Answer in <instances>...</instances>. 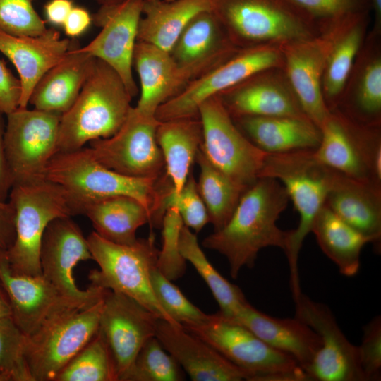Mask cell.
Returning a JSON list of instances; mask_svg holds the SVG:
<instances>
[{
    "instance_id": "18",
    "label": "cell",
    "mask_w": 381,
    "mask_h": 381,
    "mask_svg": "<svg viewBox=\"0 0 381 381\" xmlns=\"http://www.w3.org/2000/svg\"><path fill=\"white\" fill-rule=\"evenodd\" d=\"M0 284L8 297L11 318L26 337L71 309L90 306L66 298L42 274L31 276L14 272L6 250L1 248Z\"/></svg>"
},
{
    "instance_id": "1",
    "label": "cell",
    "mask_w": 381,
    "mask_h": 381,
    "mask_svg": "<svg viewBox=\"0 0 381 381\" xmlns=\"http://www.w3.org/2000/svg\"><path fill=\"white\" fill-rule=\"evenodd\" d=\"M289 198L283 185L270 177H260L242 194L230 219L202 246L223 255L229 273L236 279L242 268L253 267L259 252L267 247L286 249L290 231L277 225Z\"/></svg>"
},
{
    "instance_id": "22",
    "label": "cell",
    "mask_w": 381,
    "mask_h": 381,
    "mask_svg": "<svg viewBox=\"0 0 381 381\" xmlns=\"http://www.w3.org/2000/svg\"><path fill=\"white\" fill-rule=\"evenodd\" d=\"M320 129V142L313 150L319 163L349 178L381 188L370 170L371 144L363 124L333 110Z\"/></svg>"
},
{
    "instance_id": "10",
    "label": "cell",
    "mask_w": 381,
    "mask_h": 381,
    "mask_svg": "<svg viewBox=\"0 0 381 381\" xmlns=\"http://www.w3.org/2000/svg\"><path fill=\"white\" fill-rule=\"evenodd\" d=\"M201 149L208 160L244 190L259 178L267 156L236 126L218 95L201 103Z\"/></svg>"
},
{
    "instance_id": "33",
    "label": "cell",
    "mask_w": 381,
    "mask_h": 381,
    "mask_svg": "<svg viewBox=\"0 0 381 381\" xmlns=\"http://www.w3.org/2000/svg\"><path fill=\"white\" fill-rule=\"evenodd\" d=\"M369 11L346 20L328 55L322 79V92L331 111L341 97L355 59L368 34Z\"/></svg>"
},
{
    "instance_id": "9",
    "label": "cell",
    "mask_w": 381,
    "mask_h": 381,
    "mask_svg": "<svg viewBox=\"0 0 381 381\" xmlns=\"http://www.w3.org/2000/svg\"><path fill=\"white\" fill-rule=\"evenodd\" d=\"M103 298L90 306L71 309L25 336L24 358L32 381H55L92 339L98 330Z\"/></svg>"
},
{
    "instance_id": "4",
    "label": "cell",
    "mask_w": 381,
    "mask_h": 381,
    "mask_svg": "<svg viewBox=\"0 0 381 381\" xmlns=\"http://www.w3.org/2000/svg\"><path fill=\"white\" fill-rule=\"evenodd\" d=\"M210 11L238 49L285 44L322 31L291 0H210Z\"/></svg>"
},
{
    "instance_id": "55",
    "label": "cell",
    "mask_w": 381,
    "mask_h": 381,
    "mask_svg": "<svg viewBox=\"0 0 381 381\" xmlns=\"http://www.w3.org/2000/svg\"><path fill=\"white\" fill-rule=\"evenodd\" d=\"M0 287H1V284H0ZM1 288H2V287H1Z\"/></svg>"
},
{
    "instance_id": "17",
    "label": "cell",
    "mask_w": 381,
    "mask_h": 381,
    "mask_svg": "<svg viewBox=\"0 0 381 381\" xmlns=\"http://www.w3.org/2000/svg\"><path fill=\"white\" fill-rule=\"evenodd\" d=\"M351 15L323 28L313 37L280 47L285 72L302 109L319 128L331 112L322 92V79L327 59L337 37Z\"/></svg>"
},
{
    "instance_id": "53",
    "label": "cell",
    "mask_w": 381,
    "mask_h": 381,
    "mask_svg": "<svg viewBox=\"0 0 381 381\" xmlns=\"http://www.w3.org/2000/svg\"><path fill=\"white\" fill-rule=\"evenodd\" d=\"M11 310L8 297L4 289L0 287V318L11 316Z\"/></svg>"
},
{
    "instance_id": "36",
    "label": "cell",
    "mask_w": 381,
    "mask_h": 381,
    "mask_svg": "<svg viewBox=\"0 0 381 381\" xmlns=\"http://www.w3.org/2000/svg\"><path fill=\"white\" fill-rule=\"evenodd\" d=\"M179 250L203 279L217 302L222 315L234 318L249 303L241 289L225 279L210 263L195 233L184 224L180 232Z\"/></svg>"
},
{
    "instance_id": "21",
    "label": "cell",
    "mask_w": 381,
    "mask_h": 381,
    "mask_svg": "<svg viewBox=\"0 0 381 381\" xmlns=\"http://www.w3.org/2000/svg\"><path fill=\"white\" fill-rule=\"evenodd\" d=\"M217 95L232 118L306 116L283 68L259 71Z\"/></svg>"
},
{
    "instance_id": "37",
    "label": "cell",
    "mask_w": 381,
    "mask_h": 381,
    "mask_svg": "<svg viewBox=\"0 0 381 381\" xmlns=\"http://www.w3.org/2000/svg\"><path fill=\"white\" fill-rule=\"evenodd\" d=\"M195 160L200 167L198 190L216 231L227 223L245 190L208 160L201 146Z\"/></svg>"
},
{
    "instance_id": "7",
    "label": "cell",
    "mask_w": 381,
    "mask_h": 381,
    "mask_svg": "<svg viewBox=\"0 0 381 381\" xmlns=\"http://www.w3.org/2000/svg\"><path fill=\"white\" fill-rule=\"evenodd\" d=\"M183 327L245 371L249 381H310L293 358L267 344L243 325L219 313L209 315L201 324Z\"/></svg>"
},
{
    "instance_id": "38",
    "label": "cell",
    "mask_w": 381,
    "mask_h": 381,
    "mask_svg": "<svg viewBox=\"0 0 381 381\" xmlns=\"http://www.w3.org/2000/svg\"><path fill=\"white\" fill-rule=\"evenodd\" d=\"M55 381H116L107 347L98 331Z\"/></svg>"
},
{
    "instance_id": "35",
    "label": "cell",
    "mask_w": 381,
    "mask_h": 381,
    "mask_svg": "<svg viewBox=\"0 0 381 381\" xmlns=\"http://www.w3.org/2000/svg\"><path fill=\"white\" fill-rule=\"evenodd\" d=\"M311 232L341 274L353 277L358 273L362 249L372 243L371 238L344 222L325 204L318 213Z\"/></svg>"
},
{
    "instance_id": "23",
    "label": "cell",
    "mask_w": 381,
    "mask_h": 381,
    "mask_svg": "<svg viewBox=\"0 0 381 381\" xmlns=\"http://www.w3.org/2000/svg\"><path fill=\"white\" fill-rule=\"evenodd\" d=\"M334 110L362 124L381 126V34L368 32Z\"/></svg>"
},
{
    "instance_id": "11",
    "label": "cell",
    "mask_w": 381,
    "mask_h": 381,
    "mask_svg": "<svg viewBox=\"0 0 381 381\" xmlns=\"http://www.w3.org/2000/svg\"><path fill=\"white\" fill-rule=\"evenodd\" d=\"M6 116L4 144L13 186L46 179L47 167L57 152L61 114L18 107Z\"/></svg>"
},
{
    "instance_id": "25",
    "label": "cell",
    "mask_w": 381,
    "mask_h": 381,
    "mask_svg": "<svg viewBox=\"0 0 381 381\" xmlns=\"http://www.w3.org/2000/svg\"><path fill=\"white\" fill-rule=\"evenodd\" d=\"M71 44L54 28L36 36H16L0 31V52L15 66L21 85L20 108H26L40 78L59 63Z\"/></svg>"
},
{
    "instance_id": "52",
    "label": "cell",
    "mask_w": 381,
    "mask_h": 381,
    "mask_svg": "<svg viewBox=\"0 0 381 381\" xmlns=\"http://www.w3.org/2000/svg\"><path fill=\"white\" fill-rule=\"evenodd\" d=\"M370 10L374 13L372 31L381 34V0H370Z\"/></svg>"
},
{
    "instance_id": "46",
    "label": "cell",
    "mask_w": 381,
    "mask_h": 381,
    "mask_svg": "<svg viewBox=\"0 0 381 381\" xmlns=\"http://www.w3.org/2000/svg\"><path fill=\"white\" fill-rule=\"evenodd\" d=\"M359 365L364 381L381 377V317H375L363 327V335L357 346Z\"/></svg>"
},
{
    "instance_id": "47",
    "label": "cell",
    "mask_w": 381,
    "mask_h": 381,
    "mask_svg": "<svg viewBox=\"0 0 381 381\" xmlns=\"http://www.w3.org/2000/svg\"><path fill=\"white\" fill-rule=\"evenodd\" d=\"M20 97L19 78L0 60V112L6 115L18 108Z\"/></svg>"
},
{
    "instance_id": "40",
    "label": "cell",
    "mask_w": 381,
    "mask_h": 381,
    "mask_svg": "<svg viewBox=\"0 0 381 381\" xmlns=\"http://www.w3.org/2000/svg\"><path fill=\"white\" fill-rule=\"evenodd\" d=\"M150 280L157 301L176 324L183 327L196 325L208 318L209 315L192 303L157 265L151 270Z\"/></svg>"
},
{
    "instance_id": "20",
    "label": "cell",
    "mask_w": 381,
    "mask_h": 381,
    "mask_svg": "<svg viewBox=\"0 0 381 381\" xmlns=\"http://www.w3.org/2000/svg\"><path fill=\"white\" fill-rule=\"evenodd\" d=\"M238 50L213 13L204 11L189 21L169 53L176 65L183 90Z\"/></svg>"
},
{
    "instance_id": "42",
    "label": "cell",
    "mask_w": 381,
    "mask_h": 381,
    "mask_svg": "<svg viewBox=\"0 0 381 381\" xmlns=\"http://www.w3.org/2000/svg\"><path fill=\"white\" fill-rule=\"evenodd\" d=\"M182 219L174 207L165 210L162 222V247L159 250L157 267L169 280L183 277L186 272V260L181 255L179 241Z\"/></svg>"
},
{
    "instance_id": "15",
    "label": "cell",
    "mask_w": 381,
    "mask_h": 381,
    "mask_svg": "<svg viewBox=\"0 0 381 381\" xmlns=\"http://www.w3.org/2000/svg\"><path fill=\"white\" fill-rule=\"evenodd\" d=\"M159 318L123 294L107 289L98 332L107 347L116 381H123L140 350L155 336Z\"/></svg>"
},
{
    "instance_id": "29",
    "label": "cell",
    "mask_w": 381,
    "mask_h": 381,
    "mask_svg": "<svg viewBox=\"0 0 381 381\" xmlns=\"http://www.w3.org/2000/svg\"><path fill=\"white\" fill-rule=\"evenodd\" d=\"M232 119L253 144L267 154L314 150L321 139L320 128L306 116H245Z\"/></svg>"
},
{
    "instance_id": "51",
    "label": "cell",
    "mask_w": 381,
    "mask_h": 381,
    "mask_svg": "<svg viewBox=\"0 0 381 381\" xmlns=\"http://www.w3.org/2000/svg\"><path fill=\"white\" fill-rule=\"evenodd\" d=\"M73 7L71 0H51L44 6L47 19L52 24L63 25Z\"/></svg>"
},
{
    "instance_id": "19",
    "label": "cell",
    "mask_w": 381,
    "mask_h": 381,
    "mask_svg": "<svg viewBox=\"0 0 381 381\" xmlns=\"http://www.w3.org/2000/svg\"><path fill=\"white\" fill-rule=\"evenodd\" d=\"M144 0H126L101 6L92 20L102 29L97 36L81 50L109 65L121 77L133 97L138 92L132 67L138 28Z\"/></svg>"
},
{
    "instance_id": "41",
    "label": "cell",
    "mask_w": 381,
    "mask_h": 381,
    "mask_svg": "<svg viewBox=\"0 0 381 381\" xmlns=\"http://www.w3.org/2000/svg\"><path fill=\"white\" fill-rule=\"evenodd\" d=\"M25 341L11 316L0 318V381H32L24 358Z\"/></svg>"
},
{
    "instance_id": "45",
    "label": "cell",
    "mask_w": 381,
    "mask_h": 381,
    "mask_svg": "<svg viewBox=\"0 0 381 381\" xmlns=\"http://www.w3.org/2000/svg\"><path fill=\"white\" fill-rule=\"evenodd\" d=\"M318 24L321 30L351 14L370 11V0H291Z\"/></svg>"
},
{
    "instance_id": "5",
    "label": "cell",
    "mask_w": 381,
    "mask_h": 381,
    "mask_svg": "<svg viewBox=\"0 0 381 381\" xmlns=\"http://www.w3.org/2000/svg\"><path fill=\"white\" fill-rule=\"evenodd\" d=\"M333 170L319 163L313 150L267 154L260 177L278 180L284 187L299 215L298 226L290 230L284 250L290 270L292 295L301 292L298 257L303 241L311 232L313 222L330 186Z\"/></svg>"
},
{
    "instance_id": "14",
    "label": "cell",
    "mask_w": 381,
    "mask_h": 381,
    "mask_svg": "<svg viewBox=\"0 0 381 381\" xmlns=\"http://www.w3.org/2000/svg\"><path fill=\"white\" fill-rule=\"evenodd\" d=\"M92 260L85 238L71 217H58L46 227L40 250L42 274L66 298L83 305L101 300L107 289L90 285L80 289L73 271L80 261Z\"/></svg>"
},
{
    "instance_id": "48",
    "label": "cell",
    "mask_w": 381,
    "mask_h": 381,
    "mask_svg": "<svg viewBox=\"0 0 381 381\" xmlns=\"http://www.w3.org/2000/svg\"><path fill=\"white\" fill-rule=\"evenodd\" d=\"M15 211L9 200L0 201V248L8 250L15 238Z\"/></svg>"
},
{
    "instance_id": "28",
    "label": "cell",
    "mask_w": 381,
    "mask_h": 381,
    "mask_svg": "<svg viewBox=\"0 0 381 381\" xmlns=\"http://www.w3.org/2000/svg\"><path fill=\"white\" fill-rule=\"evenodd\" d=\"M231 319L248 327L271 347L293 358L304 371L321 347L319 335L296 317L274 318L248 303Z\"/></svg>"
},
{
    "instance_id": "32",
    "label": "cell",
    "mask_w": 381,
    "mask_h": 381,
    "mask_svg": "<svg viewBox=\"0 0 381 381\" xmlns=\"http://www.w3.org/2000/svg\"><path fill=\"white\" fill-rule=\"evenodd\" d=\"M156 140L161 150L165 173L174 192L183 188L190 169L202 140V126L199 116L160 121Z\"/></svg>"
},
{
    "instance_id": "54",
    "label": "cell",
    "mask_w": 381,
    "mask_h": 381,
    "mask_svg": "<svg viewBox=\"0 0 381 381\" xmlns=\"http://www.w3.org/2000/svg\"><path fill=\"white\" fill-rule=\"evenodd\" d=\"M95 1H97L99 4H100L101 6H108V5L117 4L126 0H95Z\"/></svg>"
},
{
    "instance_id": "31",
    "label": "cell",
    "mask_w": 381,
    "mask_h": 381,
    "mask_svg": "<svg viewBox=\"0 0 381 381\" xmlns=\"http://www.w3.org/2000/svg\"><path fill=\"white\" fill-rule=\"evenodd\" d=\"M210 10V0H144L137 42L170 52L189 21Z\"/></svg>"
},
{
    "instance_id": "50",
    "label": "cell",
    "mask_w": 381,
    "mask_h": 381,
    "mask_svg": "<svg viewBox=\"0 0 381 381\" xmlns=\"http://www.w3.org/2000/svg\"><path fill=\"white\" fill-rule=\"evenodd\" d=\"M90 13L80 7H73L63 26L66 34L74 38L83 33L92 22Z\"/></svg>"
},
{
    "instance_id": "16",
    "label": "cell",
    "mask_w": 381,
    "mask_h": 381,
    "mask_svg": "<svg viewBox=\"0 0 381 381\" xmlns=\"http://www.w3.org/2000/svg\"><path fill=\"white\" fill-rule=\"evenodd\" d=\"M295 317L320 337L321 347L305 370L309 380L364 381L357 346L346 337L329 308L301 292L293 297Z\"/></svg>"
},
{
    "instance_id": "24",
    "label": "cell",
    "mask_w": 381,
    "mask_h": 381,
    "mask_svg": "<svg viewBox=\"0 0 381 381\" xmlns=\"http://www.w3.org/2000/svg\"><path fill=\"white\" fill-rule=\"evenodd\" d=\"M155 337L193 381L248 380V374L181 325L158 318Z\"/></svg>"
},
{
    "instance_id": "6",
    "label": "cell",
    "mask_w": 381,
    "mask_h": 381,
    "mask_svg": "<svg viewBox=\"0 0 381 381\" xmlns=\"http://www.w3.org/2000/svg\"><path fill=\"white\" fill-rule=\"evenodd\" d=\"M87 241L92 260L99 267L90 272V285L128 296L159 318L176 324L159 304L152 287L151 270L157 265L159 253L153 234L124 245L106 240L92 231Z\"/></svg>"
},
{
    "instance_id": "8",
    "label": "cell",
    "mask_w": 381,
    "mask_h": 381,
    "mask_svg": "<svg viewBox=\"0 0 381 381\" xmlns=\"http://www.w3.org/2000/svg\"><path fill=\"white\" fill-rule=\"evenodd\" d=\"M8 200L15 211V238L6 250L11 270L18 274H42L40 250L44 231L53 219L71 217L72 212L62 188L44 179L13 186Z\"/></svg>"
},
{
    "instance_id": "13",
    "label": "cell",
    "mask_w": 381,
    "mask_h": 381,
    "mask_svg": "<svg viewBox=\"0 0 381 381\" xmlns=\"http://www.w3.org/2000/svg\"><path fill=\"white\" fill-rule=\"evenodd\" d=\"M270 68H284L281 48L258 46L238 49L226 61L186 85L160 105L155 112L159 121L196 117L202 102Z\"/></svg>"
},
{
    "instance_id": "39",
    "label": "cell",
    "mask_w": 381,
    "mask_h": 381,
    "mask_svg": "<svg viewBox=\"0 0 381 381\" xmlns=\"http://www.w3.org/2000/svg\"><path fill=\"white\" fill-rule=\"evenodd\" d=\"M183 369L155 336L136 356L123 381H181Z\"/></svg>"
},
{
    "instance_id": "26",
    "label": "cell",
    "mask_w": 381,
    "mask_h": 381,
    "mask_svg": "<svg viewBox=\"0 0 381 381\" xmlns=\"http://www.w3.org/2000/svg\"><path fill=\"white\" fill-rule=\"evenodd\" d=\"M325 204L349 226L371 238L380 252L381 188L333 170Z\"/></svg>"
},
{
    "instance_id": "27",
    "label": "cell",
    "mask_w": 381,
    "mask_h": 381,
    "mask_svg": "<svg viewBox=\"0 0 381 381\" xmlns=\"http://www.w3.org/2000/svg\"><path fill=\"white\" fill-rule=\"evenodd\" d=\"M75 39L63 59L35 85L29 99L35 109L64 114L73 105L89 77L96 58Z\"/></svg>"
},
{
    "instance_id": "3",
    "label": "cell",
    "mask_w": 381,
    "mask_h": 381,
    "mask_svg": "<svg viewBox=\"0 0 381 381\" xmlns=\"http://www.w3.org/2000/svg\"><path fill=\"white\" fill-rule=\"evenodd\" d=\"M132 97L119 75L96 58L75 101L61 116L56 153L76 150L87 142L113 135L126 119Z\"/></svg>"
},
{
    "instance_id": "44",
    "label": "cell",
    "mask_w": 381,
    "mask_h": 381,
    "mask_svg": "<svg viewBox=\"0 0 381 381\" xmlns=\"http://www.w3.org/2000/svg\"><path fill=\"white\" fill-rule=\"evenodd\" d=\"M32 0H0V31L16 36H36L47 30Z\"/></svg>"
},
{
    "instance_id": "30",
    "label": "cell",
    "mask_w": 381,
    "mask_h": 381,
    "mask_svg": "<svg viewBox=\"0 0 381 381\" xmlns=\"http://www.w3.org/2000/svg\"><path fill=\"white\" fill-rule=\"evenodd\" d=\"M133 65L140 81V97L135 107L155 116L160 105L182 90L176 65L169 52L143 42L135 43Z\"/></svg>"
},
{
    "instance_id": "12",
    "label": "cell",
    "mask_w": 381,
    "mask_h": 381,
    "mask_svg": "<svg viewBox=\"0 0 381 381\" xmlns=\"http://www.w3.org/2000/svg\"><path fill=\"white\" fill-rule=\"evenodd\" d=\"M160 121L155 115L131 108L113 135L90 142L94 158L105 167L124 176L157 179L165 175V164L156 140Z\"/></svg>"
},
{
    "instance_id": "2",
    "label": "cell",
    "mask_w": 381,
    "mask_h": 381,
    "mask_svg": "<svg viewBox=\"0 0 381 381\" xmlns=\"http://www.w3.org/2000/svg\"><path fill=\"white\" fill-rule=\"evenodd\" d=\"M45 179L59 186L72 215L82 214L88 204L107 197L127 195L139 201L151 216V224L161 226L162 201L172 183L167 176L157 179L135 178L111 170L97 161L88 147L57 152L49 161Z\"/></svg>"
},
{
    "instance_id": "43",
    "label": "cell",
    "mask_w": 381,
    "mask_h": 381,
    "mask_svg": "<svg viewBox=\"0 0 381 381\" xmlns=\"http://www.w3.org/2000/svg\"><path fill=\"white\" fill-rule=\"evenodd\" d=\"M169 207L177 209L183 224L200 232L209 223L208 214L205 205L198 190L197 182L192 173L179 193L174 192L173 187L165 194L162 201V210Z\"/></svg>"
},
{
    "instance_id": "49",
    "label": "cell",
    "mask_w": 381,
    "mask_h": 381,
    "mask_svg": "<svg viewBox=\"0 0 381 381\" xmlns=\"http://www.w3.org/2000/svg\"><path fill=\"white\" fill-rule=\"evenodd\" d=\"M3 115L4 114L0 112V201L6 202L13 186V181L5 150L6 123Z\"/></svg>"
},
{
    "instance_id": "34",
    "label": "cell",
    "mask_w": 381,
    "mask_h": 381,
    "mask_svg": "<svg viewBox=\"0 0 381 381\" xmlns=\"http://www.w3.org/2000/svg\"><path fill=\"white\" fill-rule=\"evenodd\" d=\"M82 214L87 216L95 231L106 240L131 245L137 241L136 231L151 224V216L136 199L115 195L94 201L86 205Z\"/></svg>"
}]
</instances>
